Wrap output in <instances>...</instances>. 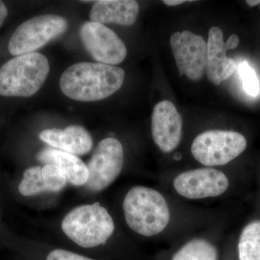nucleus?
Listing matches in <instances>:
<instances>
[{
    "instance_id": "f257e3e1",
    "label": "nucleus",
    "mask_w": 260,
    "mask_h": 260,
    "mask_svg": "<svg viewBox=\"0 0 260 260\" xmlns=\"http://www.w3.org/2000/svg\"><path fill=\"white\" fill-rule=\"evenodd\" d=\"M124 70L103 63L79 62L63 72L59 85L67 97L78 102L103 100L121 88Z\"/></svg>"
},
{
    "instance_id": "f03ea898",
    "label": "nucleus",
    "mask_w": 260,
    "mask_h": 260,
    "mask_svg": "<svg viewBox=\"0 0 260 260\" xmlns=\"http://www.w3.org/2000/svg\"><path fill=\"white\" fill-rule=\"evenodd\" d=\"M128 226L137 234L150 237L158 235L170 220V210L161 193L152 188L135 186L123 202Z\"/></svg>"
},
{
    "instance_id": "7ed1b4c3",
    "label": "nucleus",
    "mask_w": 260,
    "mask_h": 260,
    "mask_svg": "<svg viewBox=\"0 0 260 260\" xmlns=\"http://www.w3.org/2000/svg\"><path fill=\"white\" fill-rule=\"evenodd\" d=\"M49 70V61L41 53L15 56L0 68V95L32 96L44 85Z\"/></svg>"
},
{
    "instance_id": "20e7f679",
    "label": "nucleus",
    "mask_w": 260,
    "mask_h": 260,
    "mask_svg": "<svg viewBox=\"0 0 260 260\" xmlns=\"http://www.w3.org/2000/svg\"><path fill=\"white\" fill-rule=\"evenodd\" d=\"M61 229L75 244L93 248L107 243L114 232V220L100 203L77 207L61 223Z\"/></svg>"
},
{
    "instance_id": "39448f33",
    "label": "nucleus",
    "mask_w": 260,
    "mask_h": 260,
    "mask_svg": "<svg viewBox=\"0 0 260 260\" xmlns=\"http://www.w3.org/2000/svg\"><path fill=\"white\" fill-rule=\"evenodd\" d=\"M245 137L234 131L210 130L194 138L191 147L194 158L206 167L223 166L246 150Z\"/></svg>"
},
{
    "instance_id": "423d86ee",
    "label": "nucleus",
    "mask_w": 260,
    "mask_h": 260,
    "mask_svg": "<svg viewBox=\"0 0 260 260\" xmlns=\"http://www.w3.org/2000/svg\"><path fill=\"white\" fill-rule=\"evenodd\" d=\"M68 28V21L59 15H38L19 25L10 38L8 49L15 56L35 52Z\"/></svg>"
},
{
    "instance_id": "0eeeda50",
    "label": "nucleus",
    "mask_w": 260,
    "mask_h": 260,
    "mask_svg": "<svg viewBox=\"0 0 260 260\" xmlns=\"http://www.w3.org/2000/svg\"><path fill=\"white\" fill-rule=\"evenodd\" d=\"M124 149L114 138L103 140L94 150L87 164V187L93 191L104 190L119 177L124 164Z\"/></svg>"
},
{
    "instance_id": "6e6552de",
    "label": "nucleus",
    "mask_w": 260,
    "mask_h": 260,
    "mask_svg": "<svg viewBox=\"0 0 260 260\" xmlns=\"http://www.w3.org/2000/svg\"><path fill=\"white\" fill-rule=\"evenodd\" d=\"M171 49L179 76L186 75L192 81H199L207 68V43L201 36L189 30L175 32L170 39Z\"/></svg>"
},
{
    "instance_id": "1a4fd4ad",
    "label": "nucleus",
    "mask_w": 260,
    "mask_h": 260,
    "mask_svg": "<svg viewBox=\"0 0 260 260\" xmlns=\"http://www.w3.org/2000/svg\"><path fill=\"white\" fill-rule=\"evenodd\" d=\"M80 37L86 51L99 63L116 66L125 59V44L104 24L85 22L80 29Z\"/></svg>"
},
{
    "instance_id": "9d476101",
    "label": "nucleus",
    "mask_w": 260,
    "mask_h": 260,
    "mask_svg": "<svg viewBox=\"0 0 260 260\" xmlns=\"http://www.w3.org/2000/svg\"><path fill=\"white\" fill-rule=\"evenodd\" d=\"M174 186L178 194L187 199H204L223 194L229 181L221 171L201 168L181 173L174 179Z\"/></svg>"
},
{
    "instance_id": "9b49d317",
    "label": "nucleus",
    "mask_w": 260,
    "mask_h": 260,
    "mask_svg": "<svg viewBox=\"0 0 260 260\" xmlns=\"http://www.w3.org/2000/svg\"><path fill=\"white\" fill-rule=\"evenodd\" d=\"M183 120L172 102L162 101L154 107L151 131L154 143L164 153L175 150L181 141Z\"/></svg>"
},
{
    "instance_id": "f8f14e48",
    "label": "nucleus",
    "mask_w": 260,
    "mask_h": 260,
    "mask_svg": "<svg viewBox=\"0 0 260 260\" xmlns=\"http://www.w3.org/2000/svg\"><path fill=\"white\" fill-rule=\"evenodd\" d=\"M207 75L214 85H220L229 79L237 70V61L228 57V49L223 40V32L219 27L210 29L207 43Z\"/></svg>"
},
{
    "instance_id": "ddd939ff",
    "label": "nucleus",
    "mask_w": 260,
    "mask_h": 260,
    "mask_svg": "<svg viewBox=\"0 0 260 260\" xmlns=\"http://www.w3.org/2000/svg\"><path fill=\"white\" fill-rule=\"evenodd\" d=\"M39 138L57 150L73 155H85L93 147V138L88 130L80 125H71L64 129H48L39 135Z\"/></svg>"
},
{
    "instance_id": "4468645a",
    "label": "nucleus",
    "mask_w": 260,
    "mask_h": 260,
    "mask_svg": "<svg viewBox=\"0 0 260 260\" xmlns=\"http://www.w3.org/2000/svg\"><path fill=\"white\" fill-rule=\"evenodd\" d=\"M140 6L135 0H100L93 3L89 13L90 21L115 23L129 26L139 15Z\"/></svg>"
},
{
    "instance_id": "2eb2a0df",
    "label": "nucleus",
    "mask_w": 260,
    "mask_h": 260,
    "mask_svg": "<svg viewBox=\"0 0 260 260\" xmlns=\"http://www.w3.org/2000/svg\"><path fill=\"white\" fill-rule=\"evenodd\" d=\"M37 159L47 165L56 166L64 174L68 182L74 186L86 184L88 168L76 155L57 149L47 148L38 153Z\"/></svg>"
},
{
    "instance_id": "dca6fc26",
    "label": "nucleus",
    "mask_w": 260,
    "mask_h": 260,
    "mask_svg": "<svg viewBox=\"0 0 260 260\" xmlns=\"http://www.w3.org/2000/svg\"><path fill=\"white\" fill-rule=\"evenodd\" d=\"M238 249L239 260H260V220L251 222L243 229Z\"/></svg>"
},
{
    "instance_id": "f3484780",
    "label": "nucleus",
    "mask_w": 260,
    "mask_h": 260,
    "mask_svg": "<svg viewBox=\"0 0 260 260\" xmlns=\"http://www.w3.org/2000/svg\"><path fill=\"white\" fill-rule=\"evenodd\" d=\"M216 247L203 239H194L184 244L172 260H218Z\"/></svg>"
},
{
    "instance_id": "a211bd4d",
    "label": "nucleus",
    "mask_w": 260,
    "mask_h": 260,
    "mask_svg": "<svg viewBox=\"0 0 260 260\" xmlns=\"http://www.w3.org/2000/svg\"><path fill=\"white\" fill-rule=\"evenodd\" d=\"M42 167L29 168L23 173V177L18 186L19 192L23 196L30 197L48 191L43 178Z\"/></svg>"
},
{
    "instance_id": "6ab92c4d",
    "label": "nucleus",
    "mask_w": 260,
    "mask_h": 260,
    "mask_svg": "<svg viewBox=\"0 0 260 260\" xmlns=\"http://www.w3.org/2000/svg\"><path fill=\"white\" fill-rule=\"evenodd\" d=\"M42 174L49 191H59L68 184V179L57 167L47 164L42 169Z\"/></svg>"
},
{
    "instance_id": "aec40b11",
    "label": "nucleus",
    "mask_w": 260,
    "mask_h": 260,
    "mask_svg": "<svg viewBox=\"0 0 260 260\" xmlns=\"http://www.w3.org/2000/svg\"><path fill=\"white\" fill-rule=\"evenodd\" d=\"M238 70L246 93L251 96H256L259 93V83L255 72L246 61L240 63Z\"/></svg>"
},
{
    "instance_id": "412c9836",
    "label": "nucleus",
    "mask_w": 260,
    "mask_h": 260,
    "mask_svg": "<svg viewBox=\"0 0 260 260\" xmlns=\"http://www.w3.org/2000/svg\"><path fill=\"white\" fill-rule=\"evenodd\" d=\"M46 260H95L90 259L76 254V253L72 252V251L64 250V249H55V250L51 251L48 254L47 259Z\"/></svg>"
},
{
    "instance_id": "4be33fe9",
    "label": "nucleus",
    "mask_w": 260,
    "mask_h": 260,
    "mask_svg": "<svg viewBox=\"0 0 260 260\" xmlns=\"http://www.w3.org/2000/svg\"><path fill=\"white\" fill-rule=\"evenodd\" d=\"M239 42H240V40H239V37H238L237 34H232V36L229 37L227 42H225L228 50L237 49L239 47Z\"/></svg>"
},
{
    "instance_id": "5701e85b",
    "label": "nucleus",
    "mask_w": 260,
    "mask_h": 260,
    "mask_svg": "<svg viewBox=\"0 0 260 260\" xmlns=\"http://www.w3.org/2000/svg\"><path fill=\"white\" fill-rule=\"evenodd\" d=\"M8 15V10L3 1H0V27L4 23Z\"/></svg>"
},
{
    "instance_id": "b1692460",
    "label": "nucleus",
    "mask_w": 260,
    "mask_h": 260,
    "mask_svg": "<svg viewBox=\"0 0 260 260\" xmlns=\"http://www.w3.org/2000/svg\"><path fill=\"white\" fill-rule=\"evenodd\" d=\"M191 3L192 1H186V0H164L162 3L164 4L168 5V6H177L181 4H184L185 3Z\"/></svg>"
},
{
    "instance_id": "393cba45",
    "label": "nucleus",
    "mask_w": 260,
    "mask_h": 260,
    "mask_svg": "<svg viewBox=\"0 0 260 260\" xmlns=\"http://www.w3.org/2000/svg\"><path fill=\"white\" fill-rule=\"evenodd\" d=\"M246 4L250 7L256 6V5H260V0H247L246 1Z\"/></svg>"
}]
</instances>
